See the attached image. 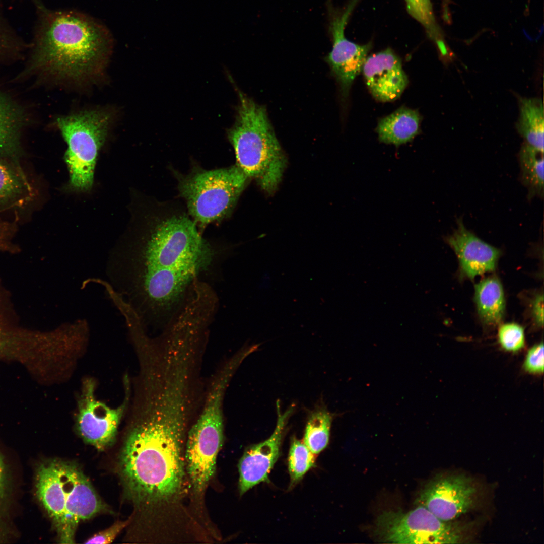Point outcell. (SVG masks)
<instances>
[{"mask_svg":"<svg viewBox=\"0 0 544 544\" xmlns=\"http://www.w3.org/2000/svg\"><path fill=\"white\" fill-rule=\"evenodd\" d=\"M108 258L106 281L145 326L172 317L216 254L187 212L150 201Z\"/></svg>","mask_w":544,"mask_h":544,"instance_id":"obj_1","label":"cell"},{"mask_svg":"<svg viewBox=\"0 0 544 544\" xmlns=\"http://www.w3.org/2000/svg\"><path fill=\"white\" fill-rule=\"evenodd\" d=\"M134 403L118 468L125 495L141 510L173 501L181 493L183 443L195 413L184 399L161 392Z\"/></svg>","mask_w":544,"mask_h":544,"instance_id":"obj_2","label":"cell"},{"mask_svg":"<svg viewBox=\"0 0 544 544\" xmlns=\"http://www.w3.org/2000/svg\"><path fill=\"white\" fill-rule=\"evenodd\" d=\"M35 48L16 80L80 81L101 73L112 44L109 30L92 18L70 11L43 12Z\"/></svg>","mask_w":544,"mask_h":544,"instance_id":"obj_3","label":"cell"},{"mask_svg":"<svg viewBox=\"0 0 544 544\" xmlns=\"http://www.w3.org/2000/svg\"><path fill=\"white\" fill-rule=\"evenodd\" d=\"M35 488L61 543H74L78 524L107 510L80 468L72 462L57 459L41 462L35 471Z\"/></svg>","mask_w":544,"mask_h":544,"instance_id":"obj_4","label":"cell"},{"mask_svg":"<svg viewBox=\"0 0 544 544\" xmlns=\"http://www.w3.org/2000/svg\"><path fill=\"white\" fill-rule=\"evenodd\" d=\"M239 102L235 122L227 131L236 164L267 193H273L282 180L286 158L264 106L237 87Z\"/></svg>","mask_w":544,"mask_h":544,"instance_id":"obj_5","label":"cell"},{"mask_svg":"<svg viewBox=\"0 0 544 544\" xmlns=\"http://www.w3.org/2000/svg\"><path fill=\"white\" fill-rule=\"evenodd\" d=\"M187 213L201 228L229 217L249 179L236 164L226 168H196L186 175L174 173Z\"/></svg>","mask_w":544,"mask_h":544,"instance_id":"obj_6","label":"cell"},{"mask_svg":"<svg viewBox=\"0 0 544 544\" xmlns=\"http://www.w3.org/2000/svg\"><path fill=\"white\" fill-rule=\"evenodd\" d=\"M227 383L210 382L201 409L186 436L185 462L193 491L201 494L213 476L218 453L224 439L223 404Z\"/></svg>","mask_w":544,"mask_h":544,"instance_id":"obj_7","label":"cell"},{"mask_svg":"<svg viewBox=\"0 0 544 544\" xmlns=\"http://www.w3.org/2000/svg\"><path fill=\"white\" fill-rule=\"evenodd\" d=\"M111 118L109 111L95 109L56 119L67 145L65 160L69 185L73 189L86 191L92 187L97 155L107 137Z\"/></svg>","mask_w":544,"mask_h":544,"instance_id":"obj_8","label":"cell"},{"mask_svg":"<svg viewBox=\"0 0 544 544\" xmlns=\"http://www.w3.org/2000/svg\"><path fill=\"white\" fill-rule=\"evenodd\" d=\"M376 532L384 541L394 543H457L462 539L460 526L443 521L422 505L407 512H383Z\"/></svg>","mask_w":544,"mask_h":544,"instance_id":"obj_9","label":"cell"},{"mask_svg":"<svg viewBox=\"0 0 544 544\" xmlns=\"http://www.w3.org/2000/svg\"><path fill=\"white\" fill-rule=\"evenodd\" d=\"M95 383L85 379L78 400L75 425L84 441L103 450L113 443L119 425L128 405L130 396L129 382L124 379L125 397L118 407L112 408L96 399Z\"/></svg>","mask_w":544,"mask_h":544,"instance_id":"obj_10","label":"cell"},{"mask_svg":"<svg viewBox=\"0 0 544 544\" xmlns=\"http://www.w3.org/2000/svg\"><path fill=\"white\" fill-rule=\"evenodd\" d=\"M356 5V3L351 0L343 12L332 19L330 29L333 45L325 58L344 98L347 97L354 80L362 72L372 45L371 43L356 44L345 35V27Z\"/></svg>","mask_w":544,"mask_h":544,"instance_id":"obj_11","label":"cell"},{"mask_svg":"<svg viewBox=\"0 0 544 544\" xmlns=\"http://www.w3.org/2000/svg\"><path fill=\"white\" fill-rule=\"evenodd\" d=\"M277 422L271 436L265 440L248 447L238 464L239 490L241 495L261 482L269 481L268 476L280 455L286 426L295 406L292 404L285 412L276 403Z\"/></svg>","mask_w":544,"mask_h":544,"instance_id":"obj_12","label":"cell"},{"mask_svg":"<svg viewBox=\"0 0 544 544\" xmlns=\"http://www.w3.org/2000/svg\"><path fill=\"white\" fill-rule=\"evenodd\" d=\"M476 491L471 480L464 475L446 476L431 482L419 501L440 519L451 521L471 508Z\"/></svg>","mask_w":544,"mask_h":544,"instance_id":"obj_13","label":"cell"},{"mask_svg":"<svg viewBox=\"0 0 544 544\" xmlns=\"http://www.w3.org/2000/svg\"><path fill=\"white\" fill-rule=\"evenodd\" d=\"M362 72L371 94L382 102L398 99L409 82L400 59L389 48L367 57Z\"/></svg>","mask_w":544,"mask_h":544,"instance_id":"obj_14","label":"cell"},{"mask_svg":"<svg viewBox=\"0 0 544 544\" xmlns=\"http://www.w3.org/2000/svg\"><path fill=\"white\" fill-rule=\"evenodd\" d=\"M38 195L35 185L21 163L0 157V218L9 215L19 222L32 207Z\"/></svg>","mask_w":544,"mask_h":544,"instance_id":"obj_15","label":"cell"},{"mask_svg":"<svg viewBox=\"0 0 544 544\" xmlns=\"http://www.w3.org/2000/svg\"><path fill=\"white\" fill-rule=\"evenodd\" d=\"M456 228L445 240L458 258L461 275L473 279L495 270L501 251L466 229L462 218L456 219Z\"/></svg>","mask_w":544,"mask_h":544,"instance_id":"obj_16","label":"cell"},{"mask_svg":"<svg viewBox=\"0 0 544 544\" xmlns=\"http://www.w3.org/2000/svg\"><path fill=\"white\" fill-rule=\"evenodd\" d=\"M28 109L0 90V157L21 163L22 136L31 122Z\"/></svg>","mask_w":544,"mask_h":544,"instance_id":"obj_17","label":"cell"},{"mask_svg":"<svg viewBox=\"0 0 544 544\" xmlns=\"http://www.w3.org/2000/svg\"><path fill=\"white\" fill-rule=\"evenodd\" d=\"M421 118L417 110L402 107L378 122L380 142L397 147L411 141L420 130Z\"/></svg>","mask_w":544,"mask_h":544,"instance_id":"obj_18","label":"cell"},{"mask_svg":"<svg viewBox=\"0 0 544 544\" xmlns=\"http://www.w3.org/2000/svg\"><path fill=\"white\" fill-rule=\"evenodd\" d=\"M474 300L481 321L495 326L503 319L505 301L502 284L496 276L482 280L475 285Z\"/></svg>","mask_w":544,"mask_h":544,"instance_id":"obj_19","label":"cell"},{"mask_svg":"<svg viewBox=\"0 0 544 544\" xmlns=\"http://www.w3.org/2000/svg\"><path fill=\"white\" fill-rule=\"evenodd\" d=\"M519 117L516 124L518 133L530 145L543 151L544 116L541 99L519 98Z\"/></svg>","mask_w":544,"mask_h":544,"instance_id":"obj_20","label":"cell"},{"mask_svg":"<svg viewBox=\"0 0 544 544\" xmlns=\"http://www.w3.org/2000/svg\"><path fill=\"white\" fill-rule=\"evenodd\" d=\"M520 181L528 190V198L543 196V151L526 142L519 153Z\"/></svg>","mask_w":544,"mask_h":544,"instance_id":"obj_21","label":"cell"},{"mask_svg":"<svg viewBox=\"0 0 544 544\" xmlns=\"http://www.w3.org/2000/svg\"><path fill=\"white\" fill-rule=\"evenodd\" d=\"M333 415L325 407H317L308 416L303 442L317 455L327 446Z\"/></svg>","mask_w":544,"mask_h":544,"instance_id":"obj_22","label":"cell"},{"mask_svg":"<svg viewBox=\"0 0 544 544\" xmlns=\"http://www.w3.org/2000/svg\"><path fill=\"white\" fill-rule=\"evenodd\" d=\"M12 318L8 297L0 286V359L12 360L17 352L18 328Z\"/></svg>","mask_w":544,"mask_h":544,"instance_id":"obj_23","label":"cell"},{"mask_svg":"<svg viewBox=\"0 0 544 544\" xmlns=\"http://www.w3.org/2000/svg\"><path fill=\"white\" fill-rule=\"evenodd\" d=\"M409 14L424 28L427 36L438 49L446 45L436 22L431 0H404Z\"/></svg>","mask_w":544,"mask_h":544,"instance_id":"obj_24","label":"cell"},{"mask_svg":"<svg viewBox=\"0 0 544 544\" xmlns=\"http://www.w3.org/2000/svg\"><path fill=\"white\" fill-rule=\"evenodd\" d=\"M316 455L303 442L292 438L288 459L291 485L298 483L315 466Z\"/></svg>","mask_w":544,"mask_h":544,"instance_id":"obj_25","label":"cell"},{"mask_svg":"<svg viewBox=\"0 0 544 544\" xmlns=\"http://www.w3.org/2000/svg\"><path fill=\"white\" fill-rule=\"evenodd\" d=\"M12 484L6 460L0 452V543L8 540L12 534L10 510Z\"/></svg>","mask_w":544,"mask_h":544,"instance_id":"obj_26","label":"cell"},{"mask_svg":"<svg viewBox=\"0 0 544 544\" xmlns=\"http://www.w3.org/2000/svg\"><path fill=\"white\" fill-rule=\"evenodd\" d=\"M498 336L500 345L506 351L516 352L524 346V329L516 323H509L500 326Z\"/></svg>","mask_w":544,"mask_h":544,"instance_id":"obj_27","label":"cell"},{"mask_svg":"<svg viewBox=\"0 0 544 544\" xmlns=\"http://www.w3.org/2000/svg\"><path fill=\"white\" fill-rule=\"evenodd\" d=\"M523 368L527 372L533 374H540L543 372V344L539 343L533 346L527 352Z\"/></svg>","mask_w":544,"mask_h":544,"instance_id":"obj_28","label":"cell"},{"mask_svg":"<svg viewBox=\"0 0 544 544\" xmlns=\"http://www.w3.org/2000/svg\"><path fill=\"white\" fill-rule=\"evenodd\" d=\"M130 520L118 521L109 528L89 538L85 543H110L129 523Z\"/></svg>","mask_w":544,"mask_h":544,"instance_id":"obj_29","label":"cell"},{"mask_svg":"<svg viewBox=\"0 0 544 544\" xmlns=\"http://www.w3.org/2000/svg\"><path fill=\"white\" fill-rule=\"evenodd\" d=\"M531 315L534 322L537 326L543 325V295L537 294L531 304Z\"/></svg>","mask_w":544,"mask_h":544,"instance_id":"obj_30","label":"cell"},{"mask_svg":"<svg viewBox=\"0 0 544 544\" xmlns=\"http://www.w3.org/2000/svg\"><path fill=\"white\" fill-rule=\"evenodd\" d=\"M7 36L0 25V56L9 48L10 41Z\"/></svg>","mask_w":544,"mask_h":544,"instance_id":"obj_31","label":"cell"}]
</instances>
